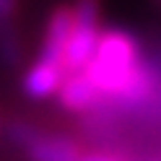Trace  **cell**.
Wrapping results in <instances>:
<instances>
[{
    "label": "cell",
    "instance_id": "1",
    "mask_svg": "<svg viewBox=\"0 0 161 161\" xmlns=\"http://www.w3.org/2000/svg\"><path fill=\"white\" fill-rule=\"evenodd\" d=\"M80 73L94 83L102 102L138 104L151 96L153 88V78L143 65L138 39L122 29L102 31L91 60Z\"/></svg>",
    "mask_w": 161,
    "mask_h": 161
},
{
    "label": "cell",
    "instance_id": "2",
    "mask_svg": "<svg viewBox=\"0 0 161 161\" xmlns=\"http://www.w3.org/2000/svg\"><path fill=\"white\" fill-rule=\"evenodd\" d=\"M8 138L26 153L29 161H83L86 148L75 138L39 130L29 122H11Z\"/></svg>",
    "mask_w": 161,
    "mask_h": 161
},
{
    "label": "cell",
    "instance_id": "3",
    "mask_svg": "<svg viewBox=\"0 0 161 161\" xmlns=\"http://www.w3.org/2000/svg\"><path fill=\"white\" fill-rule=\"evenodd\" d=\"M102 36L99 24V0H75L73 3V29L65 47V73H78L91 60Z\"/></svg>",
    "mask_w": 161,
    "mask_h": 161
},
{
    "label": "cell",
    "instance_id": "4",
    "mask_svg": "<svg viewBox=\"0 0 161 161\" xmlns=\"http://www.w3.org/2000/svg\"><path fill=\"white\" fill-rule=\"evenodd\" d=\"M70 29H73V5L55 8L49 13V21L44 29V42H42V49H39V57L65 68V47H68Z\"/></svg>",
    "mask_w": 161,
    "mask_h": 161
},
{
    "label": "cell",
    "instance_id": "5",
    "mask_svg": "<svg viewBox=\"0 0 161 161\" xmlns=\"http://www.w3.org/2000/svg\"><path fill=\"white\" fill-rule=\"evenodd\" d=\"M65 75L68 73H65L63 65H55V63H47V60L36 57V63L26 70V75L21 80V88H24V94L29 99H34V102H44V99L57 96Z\"/></svg>",
    "mask_w": 161,
    "mask_h": 161
},
{
    "label": "cell",
    "instance_id": "6",
    "mask_svg": "<svg viewBox=\"0 0 161 161\" xmlns=\"http://www.w3.org/2000/svg\"><path fill=\"white\" fill-rule=\"evenodd\" d=\"M57 99H60V104H63V109L75 112V114L91 112V109L102 102V96H99V91L94 88V83L80 73V70L65 75L63 86H60V91H57Z\"/></svg>",
    "mask_w": 161,
    "mask_h": 161
},
{
    "label": "cell",
    "instance_id": "7",
    "mask_svg": "<svg viewBox=\"0 0 161 161\" xmlns=\"http://www.w3.org/2000/svg\"><path fill=\"white\" fill-rule=\"evenodd\" d=\"M18 11V0H0V63L16 65L21 57V42H18L13 18Z\"/></svg>",
    "mask_w": 161,
    "mask_h": 161
},
{
    "label": "cell",
    "instance_id": "8",
    "mask_svg": "<svg viewBox=\"0 0 161 161\" xmlns=\"http://www.w3.org/2000/svg\"><path fill=\"white\" fill-rule=\"evenodd\" d=\"M83 161H127V158L117 151H86Z\"/></svg>",
    "mask_w": 161,
    "mask_h": 161
}]
</instances>
